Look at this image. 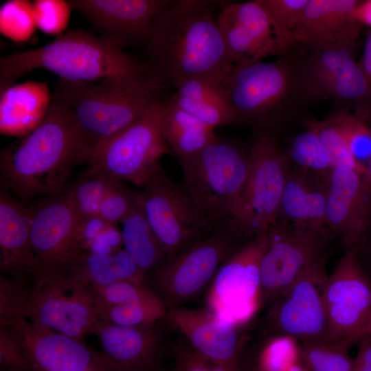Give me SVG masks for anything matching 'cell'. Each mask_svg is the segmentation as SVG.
Returning <instances> with one entry per match:
<instances>
[{
  "label": "cell",
  "mask_w": 371,
  "mask_h": 371,
  "mask_svg": "<svg viewBox=\"0 0 371 371\" xmlns=\"http://www.w3.org/2000/svg\"><path fill=\"white\" fill-rule=\"evenodd\" d=\"M210 3L171 1L156 19L141 46L148 85L159 95L196 76L221 80L232 67Z\"/></svg>",
  "instance_id": "1"
},
{
  "label": "cell",
  "mask_w": 371,
  "mask_h": 371,
  "mask_svg": "<svg viewBox=\"0 0 371 371\" xmlns=\"http://www.w3.org/2000/svg\"><path fill=\"white\" fill-rule=\"evenodd\" d=\"M92 155L71 109L52 93L42 122L1 150V188L23 203L58 195L74 168L88 165Z\"/></svg>",
  "instance_id": "2"
},
{
  "label": "cell",
  "mask_w": 371,
  "mask_h": 371,
  "mask_svg": "<svg viewBox=\"0 0 371 371\" xmlns=\"http://www.w3.org/2000/svg\"><path fill=\"white\" fill-rule=\"evenodd\" d=\"M44 69L69 81L146 80L144 65L123 49L82 29L69 30L50 43L0 58V93L32 70Z\"/></svg>",
  "instance_id": "3"
},
{
  "label": "cell",
  "mask_w": 371,
  "mask_h": 371,
  "mask_svg": "<svg viewBox=\"0 0 371 371\" xmlns=\"http://www.w3.org/2000/svg\"><path fill=\"white\" fill-rule=\"evenodd\" d=\"M52 93L71 109L93 154L161 100L146 80L58 78Z\"/></svg>",
  "instance_id": "4"
},
{
  "label": "cell",
  "mask_w": 371,
  "mask_h": 371,
  "mask_svg": "<svg viewBox=\"0 0 371 371\" xmlns=\"http://www.w3.org/2000/svg\"><path fill=\"white\" fill-rule=\"evenodd\" d=\"M179 164L181 186L198 214L215 229L232 224L247 176L248 152L217 139Z\"/></svg>",
  "instance_id": "5"
},
{
  "label": "cell",
  "mask_w": 371,
  "mask_h": 371,
  "mask_svg": "<svg viewBox=\"0 0 371 371\" xmlns=\"http://www.w3.org/2000/svg\"><path fill=\"white\" fill-rule=\"evenodd\" d=\"M236 116L258 133H270L301 97L294 67L285 58L232 67L221 79Z\"/></svg>",
  "instance_id": "6"
},
{
  "label": "cell",
  "mask_w": 371,
  "mask_h": 371,
  "mask_svg": "<svg viewBox=\"0 0 371 371\" xmlns=\"http://www.w3.org/2000/svg\"><path fill=\"white\" fill-rule=\"evenodd\" d=\"M300 46L303 54L292 63L301 97L356 105V114L366 120L371 83L355 60L357 44Z\"/></svg>",
  "instance_id": "7"
},
{
  "label": "cell",
  "mask_w": 371,
  "mask_h": 371,
  "mask_svg": "<svg viewBox=\"0 0 371 371\" xmlns=\"http://www.w3.org/2000/svg\"><path fill=\"white\" fill-rule=\"evenodd\" d=\"M289 161L272 133H258L248 151V172L238 214L232 225L245 240L277 223Z\"/></svg>",
  "instance_id": "8"
},
{
  "label": "cell",
  "mask_w": 371,
  "mask_h": 371,
  "mask_svg": "<svg viewBox=\"0 0 371 371\" xmlns=\"http://www.w3.org/2000/svg\"><path fill=\"white\" fill-rule=\"evenodd\" d=\"M163 114L161 100L99 148L84 171L142 187L161 166V159L172 155L161 133Z\"/></svg>",
  "instance_id": "9"
},
{
  "label": "cell",
  "mask_w": 371,
  "mask_h": 371,
  "mask_svg": "<svg viewBox=\"0 0 371 371\" xmlns=\"http://www.w3.org/2000/svg\"><path fill=\"white\" fill-rule=\"evenodd\" d=\"M245 241L230 224L225 225L153 271V291L168 311L194 299L210 284L227 258Z\"/></svg>",
  "instance_id": "10"
},
{
  "label": "cell",
  "mask_w": 371,
  "mask_h": 371,
  "mask_svg": "<svg viewBox=\"0 0 371 371\" xmlns=\"http://www.w3.org/2000/svg\"><path fill=\"white\" fill-rule=\"evenodd\" d=\"M268 232L242 243L222 263L209 284L206 309L239 328L262 307L260 263Z\"/></svg>",
  "instance_id": "11"
},
{
  "label": "cell",
  "mask_w": 371,
  "mask_h": 371,
  "mask_svg": "<svg viewBox=\"0 0 371 371\" xmlns=\"http://www.w3.org/2000/svg\"><path fill=\"white\" fill-rule=\"evenodd\" d=\"M142 188L140 200L145 215L168 258L216 229L198 214L181 185L174 182L161 166Z\"/></svg>",
  "instance_id": "12"
},
{
  "label": "cell",
  "mask_w": 371,
  "mask_h": 371,
  "mask_svg": "<svg viewBox=\"0 0 371 371\" xmlns=\"http://www.w3.org/2000/svg\"><path fill=\"white\" fill-rule=\"evenodd\" d=\"M23 316L36 326L85 341L98 321L95 295L68 276L37 279L31 284Z\"/></svg>",
  "instance_id": "13"
},
{
  "label": "cell",
  "mask_w": 371,
  "mask_h": 371,
  "mask_svg": "<svg viewBox=\"0 0 371 371\" xmlns=\"http://www.w3.org/2000/svg\"><path fill=\"white\" fill-rule=\"evenodd\" d=\"M328 260L325 253L308 265L268 306L265 318L274 335L302 342H330L323 299Z\"/></svg>",
  "instance_id": "14"
},
{
  "label": "cell",
  "mask_w": 371,
  "mask_h": 371,
  "mask_svg": "<svg viewBox=\"0 0 371 371\" xmlns=\"http://www.w3.org/2000/svg\"><path fill=\"white\" fill-rule=\"evenodd\" d=\"M332 234L320 223H276L269 229L260 263L262 307L271 304L308 265L326 253Z\"/></svg>",
  "instance_id": "15"
},
{
  "label": "cell",
  "mask_w": 371,
  "mask_h": 371,
  "mask_svg": "<svg viewBox=\"0 0 371 371\" xmlns=\"http://www.w3.org/2000/svg\"><path fill=\"white\" fill-rule=\"evenodd\" d=\"M30 210L31 245L38 267L35 280L65 276L70 262L80 251L79 222L68 190L41 201Z\"/></svg>",
  "instance_id": "16"
},
{
  "label": "cell",
  "mask_w": 371,
  "mask_h": 371,
  "mask_svg": "<svg viewBox=\"0 0 371 371\" xmlns=\"http://www.w3.org/2000/svg\"><path fill=\"white\" fill-rule=\"evenodd\" d=\"M16 340L25 371H113L85 341L36 326L24 317L0 323Z\"/></svg>",
  "instance_id": "17"
},
{
  "label": "cell",
  "mask_w": 371,
  "mask_h": 371,
  "mask_svg": "<svg viewBox=\"0 0 371 371\" xmlns=\"http://www.w3.org/2000/svg\"><path fill=\"white\" fill-rule=\"evenodd\" d=\"M323 299L328 317L330 341L352 344L365 326L371 311V278L354 250H345L326 282Z\"/></svg>",
  "instance_id": "18"
},
{
  "label": "cell",
  "mask_w": 371,
  "mask_h": 371,
  "mask_svg": "<svg viewBox=\"0 0 371 371\" xmlns=\"http://www.w3.org/2000/svg\"><path fill=\"white\" fill-rule=\"evenodd\" d=\"M216 20L232 67L285 54L261 0L228 4Z\"/></svg>",
  "instance_id": "19"
},
{
  "label": "cell",
  "mask_w": 371,
  "mask_h": 371,
  "mask_svg": "<svg viewBox=\"0 0 371 371\" xmlns=\"http://www.w3.org/2000/svg\"><path fill=\"white\" fill-rule=\"evenodd\" d=\"M171 1L71 0L98 36L123 49L142 45L154 23Z\"/></svg>",
  "instance_id": "20"
},
{
  "label": "cell",
  "mask_w": 371,
  "mask_h": 371,
  "mask_svg": "<svg viewBox=\"0 0 371 371\" xmlns=\"http://www.w3.org/2000/svg\"><path fill=\"white\" fill-rule=\"evenodd\" d=\"M326 225L337 234L345 250L357 251L371 226V194L363 175L347 168H333L328 182Z\"/></svg>",
  "instance_id": "21"
},
{
  "label": "cell",
  "mask_w": 371,
  "mask_h": 371,
  "mask_svg": "<svg viewBox=\"0 0 371 371\" xmlns=\"http://www.w3.org/2000/svg\"><path fill=\"white\" fill-rule=\"evenodd\" d=\"M167 317L198 354L221 365L240 366L243 341L238 327L207 309L182 306L168 311Z\"/></svg>",
  "instance_id": "22"
},
{
  "label": "cell",
  "mask_w": 371,
  "mask_h": 371,
  "mask_svg": "<svg viewBox=\"0 0 371 371\" xmlns=\"http://www.w3.org/2000/svg\"><path fill=\"white\" fill-rule=\"evenodd\" d=\"M157 324L126 326L98 320L90 333L98 337L100 352L113 371L157 370L161 343Z\"/></svg>",
  "instance_id": "23"
},
{
  "label": "cell",
  "mask_w": 371,
  "mask_h": 371,
  "mask_svg": "<svg viewBox=\"0 0 371 371\" xmlns=\"http://www.w3.org/2000/svg\"><path fill=\"white\" fill-rule=\"evenodd\" d=\"M360 2L308 0L292 34L291 47L357 44L360 26L354 13Z\"/></svg>",
  "instance_id": "24"
},
{
  "label": "cell",
  "mask_w": 371,
  "mask_h": 371,
  "mask_svg": "<svg viewBox=\"0 0 371 371\" xmlns=\"http://www.w3.org/2000/svg\"><path fill=\"white\" fill-rule=\"evenodd\" d=\"M30 207L0 191V270L14 280L32 283L38 275L30 240Z\"/></svg>",
  "instance_id": "25"
},
{
  "label": "cell",
  "mask_w": 371,
  "mask_h": 371,
  "mask_svg": "<svg viewBox=\"0 0 371 371\" xmlns=\"http://www.w3.org/2000/svg\"><path fill=\"white\" fill-rule=\"evenodd\" d=\"M328 177L289 165L277 223L326 225Z\"/></svg>",
  "instance_id": "26"
},
{
  "label": "cell",
  "mask_w": 371,
  "mask_h": 371,
  "mask_svg": "<svg viewBox=\"0 0 371 371\" xmlns=\"http://www.w3.org/2000/svg\"><path fill=\"white\" fill-rule=\"evenodd\" d=\"M52 94L46 82L34 80L13 85L0 93V131L23 137L45 118Z\"/></svg>",
  "instance_id": "27"
},
{
  "label": "cell",
  "mask_w": 371,
  "mask_h": 371,
  "mask_svg": "<svg viewBox=\"0 0 371 371\" xmlns=\"http://www.w3.org/2000/svg\"><path fill=\"white\" fill-rule=\"evenodd\" d=\"M175 89V93L166 98L214 128L236 122V113L220 78L192 77Z\"/></svg>",
  "instance_id": "28"
},
{
  "label": "cell",
  "mask_w": 371,
  "mask_h": 371,
  "mask_svg": "<svg viewBox=\"0 0 371 371\" xmlns=\"http://www.w3.org/2000/svg\"><path fill=\"white\" fill-rule=\"evenodd\" d=\"M70 276L93 289L119 282L146 284V274L124 249L112 254L80 251L67 267Z\"/></svg>",
  "instance_id": "29"
},
{
  "label": "cell",
  "mask_w": 371,
  "mask_h": 371,
  "mask_svg": "<svg viewBox=\"0 0 371 371\" xmlns=\"http://www.w3.org/2000/svg\"><path fill=\"white\" fill-rule=\"evenodd\" d=\"M162 100V135L172 155L178 161L195 155L217 140L213 127L183 111L166 98Z\"/></svg>",
  "instance_id": "30"
},
{
  "label": "cell",
  "mask_w": 371,
  "mask_h": 371,
  "mask_svg": "<svg viewBox=\"0 0 371 371\" xmlns=\"http://www.w3.org/2000/svg\"><path fill=\"white\" fill-rule=\"evenodd\" d=\"M123 249L146 274L169 259L153 233L140 203L121 222Z\"/></svg>",
  "instance_id": "31"
},
{
  "label": "cell",
  "mask_w": 371,
  "mask_h": 371,
  "mask_svg": "<svg viewBox=\"0 0 371 371\" xmlns=\"http://www.w3.org/2000/svg\"><path fill=\"white\" fill-rule=\"evenodd\" d=\"M168 309L152 289L111 306H97L98 320L120 326H139L159 322Z\"/></svg>",
  "instance_id": "32"
},
{
  "label": "cell",
  "mask_w": 371,
  "mask_h": 371,
  "mask_svg": "<svg viewBox=\"0 0 371 371\" xmlns=\"http://www.w3.org/2000/svg\"><path fill=\"white\" fill-rule=\"evenodd\" d=\"M121 183L116 179L83 171L79 180L67 190L79 223L98 216L102 201Z\"/></svg>",
  "instance_id": "33"
},
{
  "label": "cell",
  "mask_w": 371,
  "mask_h": 371,
  "mask_svg": "<svg viewBox=\"0 0 371 371\" xmlns=\"http://www.w3.org/2000/svg\"><path fill=\"white\" fill-rule=\"evenodd\" d=\"M352 344L347 339L335 342H302L300 362L309 371H352L354 359L348 354Z\"/></svg>",
  "instance_id": "34"
},
{
  "label": "cell",
  "mask_w": 371,
  "mask_h": 371,
  "mask_svg": "<svg viewBox=\"0 0 371 371\" xmlns=\"http://www.w3.org/2000/svg\"><path fill=\"white\" fill-rule=\"evenodd\" d=\"M78 245L82 251L115 253L123 249L122 230L118 224L96 216L79 223Z\"/></svg>",
  "instance_id": "35"
},
{
  "label": "cell",
  "mask_w": 371,
  "mask_h": 371,
  "mask_svg": "<svg viewBox=\"0 0 371 371\" xmlns=\"http://www.w3.org/2000/svg\"><path fill=\"white\" fill-rule=\"evenodd\" d=\"M295 167L328 177L332 170L328 154L317 134L306 129L293 139L288 155Z\"/></svg>",
  "instance_id": "36"
},
{
  "label": "cell",
  "mask_w": 371,
  "mask_h": 371,
  "mask_svg": "<svg viewBox=\"0 0 371 371\" xmlns=\"http://www.w3.org/2000/svg\"><path fill=\"white\" fill-rule=\"evenodd\" d=\"M306 126L319 138L328 154L332 168L347 167L362 175L365 174L366 166L356 160L332 117L323 121L307 119Z\"/></svg>",
  "instance_id": "37"
},
{
  "label": "cell",
  "mask_w": 371,
  "mask_h": 371,
  "mask_svg": "<svg viewBox=\"0 0 371 371\" xmlns=\"http://www.w3.org/2000/svg\"><path fill=\"white\" fill-rule=\"evenodd\" d=\"M308 0H261L285 53L291 47L292 34Z\"/></svg>",
  "instance_id": "38"
},
{
  "label": "cell",
  "mask_w": 371,
  "mask_h": 371,
  "mask_svg": "<svg viewBox=\"0 0 371 371\" xmlns=\"http://www.w3.org/2000/svg\"><path fill=\"white\" fill-rule=\"evenodd\" d=\"M32 4L27 1H8L0 9V30L14 41H25L35 30Z\"/></svg>",
  "instance_id": "39"
},
{
  "label": "cell",
  "mask_w": 371,
  "mask_h": 371,
  "mask_svg": "<svg viewBox=\"0 0 371 371\" xmlns=\"http://www.w3.org/2000/svg\"><path fill=\"white\" fill-rule=\"evenodd\" d=\"M357 161L371 156V129L356 113L342 112L332 117ZM364 165V164H363Z\"/></svg>",
  "instance_id": "40"
},
{
  "label": "cell",
  "mask_w": 371,
  "mask_h": 371,
  "mask_svg": "<svg viewBox=\"0 0 371 371\" xmlns=\"http://www.w3.org/2000/svg\"><path fill=\"white\" fill-rule=\"evenodd\" d=\"M300 361L297 340L286 335H274L264 346L257 363L263 371H282Z\"/></svg>",
  "instance_id": "41"
},
{
  "label": "cell",
  "mask_w": 371,
  "mask_h": 371,
  "mask_svg": "<svg viewBox=\"0 0 371 371\" xmlns=\"http://www.w3.org/2000/svg\"><path fill=\"white\" fill-rule=\"evenodd\" d=\"M32 4L36 27L46 34L59 36L66 28L71 8L67 1L36 0Z\"/></svg>",
  "instance_id": "42"
},
{
  "label": "cell",
  "mask_w": 371,
  "mask_h": 371,
  "mask_svg": "<svg viewBox=\"0 0 371 371\" xmlns=\"http://www.w3.org/2000/svg\"><path fill=\"white\" fill-rule=\"evenodd\" d=\"M0 276V323L23 316V308L31 284Z\"/></svg>",
  "instance_id": "43"
},
{
  "label": "cell",
  "mask_w": 371,
  "mask_h": 371,
  "mask_svg": "<svg viewBox=\"0 0 371 371\" xmlns=\"http://www.w3.org/2000/svg\"><path fill=\"white\" fill-rule=\"evenodd\" d=\"M140 203V192L121 183L101 203L98 216L104 220L118 223Z\"/></svg>",
  "instance_id": "44"
},
{
  "label": "cell",
  "mask_w": 371,
  "mask_h": 371,
  "mask_svg": "<svg viewBox=\"0 0 371 371\" xmlns=\"http://www.w3.org/2000/svg\"><path fill=\"white\" fill-rule=\"evenodd\" d=\"M174 371H240L232 367L214 363L195 352L187 343L179 344L174 350Z\"/></svg>",
  "instance_id": "45"
},
{
  "label": "cell",
  "mask_w": 371,
  "mask_h": 371,
  "mask_svg": "<svg viewBox=\"0 0 371 371\" xmlns=\"http://www.w3.org/2000/svg\"><path fill=\"white\" fill-rule=\"evenodd\" d=\"M1 369L25 371L22 352L16 340L5 327L0 326Z\"/></svg>",
  "instance_id": "46"
},
{
  "label": "cell",
  "mask_w": 371,
  "mask_h": 371,
  "mask_svg": "<svg viewBox=\"0 0 371 371\" xmlns=\"http://www.w3.org/2000/svg\"><path fill=\"white\" fill-rule=\"evenodd\" d=\"M357 354L352 371H371V335L359 338Z\"/></svg>",
  "instance_id": "47"
},
{
  "label": "cell",
  "mask_w": 371,
  "mask_h": 371,
  "mask_svg": "<svg viewBox=\"0 0 371 371\" xmlns=\"http://www.w3.org/2000/svg\"><path fill=\"white\" fill-rule=\"evenodd\" d=\"M356 255L360 265L371 278V226L363 244L356 251Z\"/></svg>",
  "instance_id": "48"
},
{
  "label": "cell",
  "mask_w": 371,
  "mask_h": 371,
  "mask_svg": "<svg viewBox=\"0 0 371 371\" xmlns=\"http://www.w3.org/2000/svg\"><path fill=\"white\" fill-rule=\"evenodd\" d=\"M359 66L371 83V31L368 33Z\"/></svg>",
  "instance_id": "49"
},
{
  "label": "cell",
  "mask_w": 371,
  "mask_h": 371,
  "mask_svg": "<svg viewBox=\"0 0 371 371\" xmlns=\"http://www.w3.org/2000/svg\"><path fill=\"white\" fill-rule=\"evenodd\" d=\"M354 16L359 23L371 26V1H361L355 10Z\"/></svg>",
  "instance_id": "50"
},
{
  "label": "cell",
  "mask_w": 371,
  "mask_h": 371,
  "mask_svg": "<svg viewBox=\"0 0 371 371\" xmlns=\"http://www.w3.org/2000/svg\"><path fill=\"white\" fill-rule=\"evenodd\" d=\"M363 185L368 193L371 194V156L366 166V170L363 175Z\"/></svg>",
  "instance_id": "51"
},
{
  "label": "cell",
  "mask_w": 371,
  "mask_h": 371,
  "mask_svg": "<svg viewBox=\"0 0 371 371\" xmlns=\"http://www.w3.org/2000/svg\"><path fill=\"white\" fill-rule=\"evenodd\" d=\"M368 335H371V311L365 326L355 337L354 342H356V341L361 337Z\"/></svg>",
  "instance_id": "52"
},
{
  "label": "cell",
  "mask_w": 371,
  "mask_h": 371,
  "mask_svg": "<svg viewBox=\"0 0 371 371\" xmlns=\"http://www.w3.org/2000/svg\"><path fill=\"white\" fill-rule=\"evenodd\" d=\"M282 371H309L300 361L292 364Z\"/></svg>",
  "instance_id": "53"
},
{
  "label": "cell",
  "mask_w": 371,
  "mask_h": 371,
  "mask_svg": "<svg viewBox=\"0 0 371 371\" xmlns=\"http://www.w3.org/2000/svg\"><path fill=\"white\" fill-rule=\"evenodd\" d=\"M243 371H263L256 362H252L247 364L243 369Z\"/></svg>",
  "instance_id": "54"
},
{
  "label": "cell",
  "mask_w": 371,
  "mask_h": 371,
  "mask_svg": "<svg viewBox=\"0 0 371 371\" xmlns=\"http://www.w3.org/2000/svg\"><path fill=\"white\" fill-rule=\"evenodd\" d=\"M1 371H15V370H8V369H1Z\"/></svg>",
  "instance_id": "55"
},
{
  "label": "cell",
  "mask_w": 371,
  "mask_h": 371,
  "mask_svg": "<svg viewBox=\"0 0 371 371\" xmlns=\"http://www.w3.org/2000/svg\"><path fill=\"white\" fill-rule=\"evenodd\" d=\"M151 371H157V370H151Z\"/></svg>",
  "instance_id": "56"
}]
</instances>
